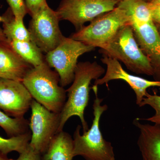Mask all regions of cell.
I'll return each instance as SVG.
<instances>
[{
    "mask_svg": "<svg viewBox=\"0 0 160 160\" xmlns=\"http://www.w3.org/2000/svg\"><path fill=\"white\" fill-rule=\"evenodd\" d=\"M135 38L151 64L154 81L160 82V34L153 22L132 23Z\"/></svg>",
    "mask_w": 160,
    "mask_h": 160,
    "instance_id": "obj_12",
    "label": "cell"
},
{
    "mask_svg": "<svg viewBox=\"0 0 160 160\" xmlns=\"http://www.w3.org/2000/svg\"><path fill=\"white\" fill-rule=\"evenodd\" d=\"M117 6L126 12L131 19L132 23L153 22L149 2L144 0H124L118 2Z\"/></svg>",
    "mask_w": 160,
    "mask_h": 160,
    "instance_id": "obj_17",
    "label": "cell"
},
{
    "mask_svg": "<svg viewBox=\"0 0 160 160\" xmlns=\"http://www.w3.org/2000/svg\"><path fill=\"white\" fill-rule=\"evenodd\" d=\"M160 34V28H157Z\"/></svg>",
    "mask_w": 160,
    "mask_h": 160,
    "instance_id": "obj_29",
    "label": "cell"
},
{
    "mask_svg": "<svg viewBox=\"0 0 160 160\" xmlns=\"http://www.w3.org/2000/svg\"><path fill=\"white\" fill-rule=\"evenodd\" d=\"M3 33L8 42L12 41H31V34L25 26L22 18H16L8 9L2 16Z\"/></svg>",
    "mask_w": 160,
    "mask_h": 160,
    "instance_id": "obj_16",
    "label": "cell"
},
{
    "mask_svg": "<svg viewBox=\"0 0 160 160\" xmlns=\"http://www.w3.org/2000/svg\"><path fill=\"white\" fill-rule=\"evenodd\" d=\"M32 67L12 49L9 44H0L1 78L22 82Z\"/></svg>",
    "mask_w": 160,
    "mask_h": 160,
    "instance_id": "obj_13",
    "label": "cell"
},
{
    "mask_svg": "<svg viewBox=\"0 0 160 160\" xmlns=\"http://www.w3.org/2000/svg\"><path fill=\"white\" fill-rule=\"evenodd\" d=\"M148 2L152 4H160V0H149Z\"/></svg>",
    "mask_w": 160,
    "mask_h": 160,
    "instance_id": "obj_28",
    "label": "cell"
},
{
    "mask_svg": "<svg viewBox=\"0 0 160 160\" xmlns=\"http://www.w3.org/2000/svg\"><path fill=\"white\" fill-rule=\"evenodd\" d=\"M99 52L122 62L136 74L153 75L151 64L139 46L130 24L123 26Z\"/></svg>",
    "mask_w": 160,
    "mask_h": 160,
    "instance_id": "obj_4",
    "label": "cell"
},
{
    "mask_svg": "<svg viewBox=\"0 0 160 160\" xmlns=\"http://www.w3.org/2000/svg\"><path fill=\"white\" fill-rule=\"evenodd\" d=\"M0 160H16L13 159L9 158L7 157V155L3 154L0 151Z\"/></svg>",
    "mask_w": 160,
    "mask_h": 160,
    "instance_id": "obj_27",
    "label": "cell"
},
{
    "mask_svg": "<svg viewBox=\"0 0 160 160\" xmlns=\"http://www.w3.org/2000/svg\"><path fill=\"white\" fill-rule=\"evenodd\" d=\"M28 13L31 16L47 4L46 0H25Z\"/></svg>",
    "mask_w": 160,
    "mask_h": 160,
    "instance_id": "obj_23",
    "label": "cell"
},
{
    "mask_svg": "<svg viewBox=\"0 0 160 160\" xmlns=\"http://www.w3.org/2000/svg\"><path fill=\"white\" fill-rule=\"evenodd\" d=\"M149 3L152 22L157 28H160V4H152Z\"/></svg>",
    "mask_w": 160,
    "mask_h": 160,
    "instance_id": "obj_25",
    "label": "cell"
},
{
    "mask_svg": "<svg viewBox=\"0 0 160 160\" xmlns=\"http://www.w3.org/2000/svg\"><path fill=\"white\" fill-rule=\"evenodd\" d=\"M131 23V19L126 12L116 6L113 10L96 18L88 26H83L70 38L100 49L109 42L123 26Z\"/></svg>",
    "mask_w": 160,
    "mask_h": 160,
    "instance_id": "obj_5",
    "label": "cell"
},
{
    "mask_svg": "<svg viewBox=\"0 0 160 160\" xmlns=\"http://www.w3.org/2000/svg\"><path fill=\"white\" fill-rule=\"evenodd\" d=\"M9 45L12 49L32 67L45 62L42 51L32 41H12Z\"/></svg>",
    "mask_w": 160,
    "mask_h": 160,
    "instance_id": "obj_18",
    "label": "cell"
},
{
    "mask_svg": "<svg viewBox=\"0 0 160 160\" xmlns=\"http://www.w3.org/2000/svg\"><path fill=\"white\" fill-rule=\"evenodd\" d=\"M117 1H118V2H121V1H124V0H117Z\"/></svg>",
    "mask_w": 160,
    "mask_h": 160,
    "instance_id": "obj_30",
    "label": "cell"
},
{
    "mask_svg": "<svg viewBox=\"0 0 160 160\" xmlns=\"http://www.w3.org/2000/svg\"><path fill=\"white\" fill-rule=\"evenodd\" d=\"M6 1L15 18H24L28 13L25 0H6Z\"/></svg>",
    "mask_w": 160,
    "mask_h": 160,
    "instance_id": "obj_22",
    "label": "cell"
},
{
    "mask_svg": "<svg viewBox=\"0 0 160 160\" xmlns=\"http://www.w3.org/2000/svg\"><path fill=\"white\" fill-rule=\"evenodd\" d=\"M30 108L31 118L29 122L31 138L29 145L41 155L46 152L50 142L58 132L60 113L49 111L32 100Z\"/></svg>",
    "mask_w": 160,
    "mask_h": 160,
    "instance_id": "obj_8",
    "label": "cell"
},
{
    "mask_svg": "<svg viewBox=\"0 0 160 160\" xmlns=\"http://www.w3.org/2000/svg\"><path fill=\"white\" fill-rule=\"evenodd\" d=\"M144 1H146V2H148L149 1V0H144Z\"/></svg>",
    "mask_w": 160,
    "mask_h": 160,
    "instance_id": "obj_31",
    "label": "cell"
},
{
    "mask_svg": "<svg viewBox=\"0 0 160 160\" xmlns=\"http://www.w3.org/2000/svg\"><path fill=\"white\" fill-rule=\"evenodd\" d=\"M31 17L28 29L31 41L46 53L56 48L64 37L60 30L57 11L46 4Z\"/></svg>",
    "mask_w": 160,
    "mask_h": 160,
    "instance_id": "obj_7",
    "label": "cell"
},
{
    "mask_svg": "<svg viewBox=\"0 0 160 160\" xmlns=\"http://www.w3.org/2000/svg\"><path fill=\"white\" fill-rule=\"evenodd\" d=\"M95 49L80 41L64 37L56 48L46 53L45 60L58 74L60 85L66 87L73 82L78 58Z\"/></svg>",
    "mask_w": 160,
    "mask_h": 160,
    "instance_id": "obj_6",
    "label": "cell"
},
{
    "mask_svg": "<svg viewBox=\"0 0 160 160\" xmlns=\"http://www.w3.org/2000/svg\"><path fill=\"white\" fill-rule=\"evenodd\" d=\"M0 127L9 137L17 136L29 131V122L25 118H11L0 109Z\"/></svg>",
    "mask_w": 160,
    "mask_h": 160,
    "instance_id": "obj_19",
    "label": "cell"
},
{
    "mask_svg": "<svg viewBox=\"0 0 160 160\" xmlns=\"http://www.w3.org/2000/svg\"><path fill=\"white\" fill-rule=\"evenodd\" d=\"M16 160H42V155L35 151L29 144Z\"/></svg>",
    "mask_w": 160,
    "mask_h": 160,
    "instance_id": "obj_24",
    "label": "cell"
},
{
    "mask_svg": "<svg viewBox=\"0 0 160 160\" xmlns=\"http://www.w3.org/2000/svg\"><path fill=\"white\" fill-rule=\"evenodd\" d=\"M105 69L97 62H80L75 70L72 84L66 90L68 99L60 112L58 132L63 131L65 124L72 117H78L82 123L83 132L89 129L84 112L89 100V90L92 80L100 78L105 74Z\"/></svg>",
    "mask_w": 160,
    "mask_h": 160,
    "instance_id": "obj_1",
    "label": "cell"
},
{
    "mask_svg": "<svg viewBox=\"0 0 160 160\" xmlns=\"http://www.w3.org/2000/svg\"><path fill=\"white\" fill-rule=\"evenodd\" d=\"M146 105L150 106L154 109L155 113L151 117L143 119V120L160 125V95L157 94L156 92L153 94H149L148 92L138 106L143 107Z\"/></svg>",
    "mask_w": 160,
    "mask_h": 160,
    "instance_id": "obj_21",
    "label": "cell"
},
{
    "mask_svg": "<svg viewBox=\"0 0 160 160\" xmlns=\"http://www.w3.org/2000/svg\"><path fill=\"white\" fill-rule=\"evenodd\" d=\"M23 84L32 98L49 111L60 113L66 102V91L60 85V78L46 61L32 67L23 79Z\"/></svg>",
    "mask_w": 160,
    "mask_h": 160,
    "instance_id": "obj_3",
    "label": "cell"
},
{
    "mask_svg": "<svg viewBox=\"0 0 160 160\" xmlns=\"http://www.w3.org/2000/svg\"><path fill=\"white\" fill-rule=\"evenodd\" d=\"M133 123L139 129L137 144L142 160H160V125L143 124L139 118Z\"/></svg>",
    "mask_w": 160,
    "mask_h": 160,
    "instance_id": "obj_14",
    "label": "cell"
},
{
    "mask_svg": "<svg viewBox=\"0 0 160 160\" xmlns=\"http://www.w3.org/2000/svg\"><path fill=\"white\" fill-rule=\"evenodd\" d=\"M73 139L66 132L62 131L55 135L42 160H72Z\"/></svg>",
    "mask_w": 160,
    "mask_h": 160,
    "instance_id": "obj_15",
    "label": "cell"
},
{
    "mask_svg": "<svg viewBox=\"0 0 160 160\" xmlns=\"http://www.w3.org/2000/svg\"><path fill=\"white\" fill-rule=\"evenodd\" d=\"M33 99L22 82L0 78V109L9 116L24 118Z\"/></svg>",
    "mask_w": 160,
    "mask_h": 160,
    "instance_id": "obj_10",
    "label": "cell"
},
{
    "mask_svg": "<svg viewBox=\"0 0 160 160\" xmlns=\"http://www.w3.org/2000/svg\"><path fill=\"white\" fill-rule=\"evenodd\" d=\"M31 138V132L30 131L9 138H5L0 136V151L6 155L13 151L20 154L29 145Z\"/></svg>",
    "mask_w": 160,
    "mask_h": 160,
    "instance_id": "obj_20",
    "label": "cell"
},
{
    "mask_svg": "<svg viewBox=\"0 0 160 160\" xmlns=\"http://www.w3.org/2000/svg\"><path fill=\"white\" fill-rule=\"evenodd\" d=\"M3 18L2 16L0 15V23L2 22ZM0 44H9L7 39L6 38L5 35L3 33V29L0 27Z\"/></svg>",
    "mask_w": 160,
    "mask_h": 160,
    "instance_id": "obj_26",
    "label": "cell"
},
{
    "mask_svg": "<svg viewBox=\"0 0 160 160\" xmlns=\"http://www.w3.org/2000/svg\"><path fill=\"white\" fill-rule=\"evenodd\" d=\"M117 0H62L56 10L60 20L71 23L77 30L87 22L113 10Z\"/></svg>",
    "mask_w": 160,
    "mask_h": 160,
    "instance_id": "obj_9",
    "label": "cell"
},
{
    "mask_svg": "<svg viewBox=\"0 0 160 160\" xmlns=\"http://www.w3.org/2000/svg\"><path fill=\"white\" fill-rule=\"evenodd\" d=\"M95 99L92 105L93 118L90 129L81 134V127L78 125L73 133V157L80 156L86 160H115L111 143L103 137L100 127L102 115L108 109L106 105L102 106L103 99L98 97V86L92 87Z\"/></svg>",
    "mask_w": 160,
    "mask_h": 160,
    "instance_id": "obj_2",
    "label": "cell"
},
{
    "mask_svg": "<svg viewBox=\"0 0 160 160\" xmlns=\"http://www.w3.org/2000/svg\"><path fill=\"white\" fill-rule=\"evenodd\" d=\"M107 67L103 77L95 80L94 86H101L115 80H122L126 82L134 91L136 97V104L139 106L147 95V90L152 87L160 88V81H150L144 78L129 74L125 71L119 62L115 59L103 55L101 59Z\"/></svg>",
    "mask_w": 160,
    "mask_h": 160,
    "instance_id": "obj_11",
    "label": "cell"
}]
</instances>
